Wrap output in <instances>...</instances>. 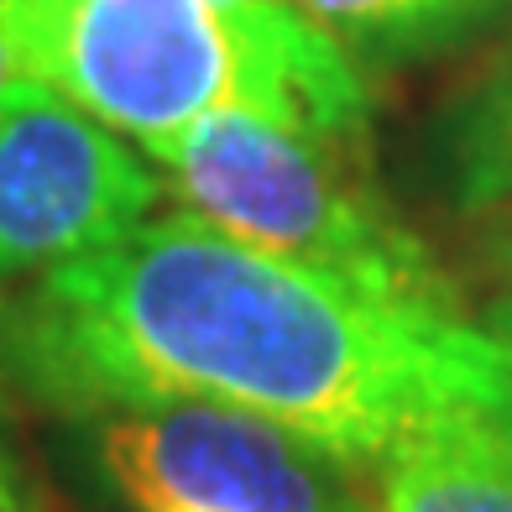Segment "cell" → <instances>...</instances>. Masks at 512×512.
Instances as JSON below:
<instances>
[{
	"label": "cell",
	"mask_w": 512,
	"mask_h": 512,
	"mask_svg": "<svg viewBox=\"0 0 512 512\" xmlns=\"http://www.w3.org/2000/svg\"><path fill=\"white\" fill-rule=\"evenodd\" d=\"M0 377L68 413L147 398L241 408L351 465L455 413L512 418L502 335L392 304L199 215L142 220L0 304Z\"/></svg>",
	"instance_id": "cell-1"
},
{
	"label": "cell",
	"mask_w": 512,
	"mask_h": 512,
	"mask_svg": "<svg viewBox=\"0 0 512 512\" xmlns=\"http://www.w3.org/2000/svg\"><path fill=\"white\" fill-rule=\"evenodd\" d=\"M340 142H314L241 105H220L162 152L189 215L288 262L345 277L392 304L465 314L445 272L408 230L335 162Z\"/></svg>",
	"instance_id": "cell-2"
},
{
	"label": "cell",
	"mask_w": 512,
	"mask_h": 512,
	"mask_svg": "<svg viewBox=\"0 0 512 512\" xmlns=\"http://www.w3.org/2000/svg\"><path fill=\"white\" fill-rule=\"evenodd\" d=\"M0 32L32 79L152 157L236 105V48L209 0H0Z\"/></svg>",
	"instance_id": "cell-3"
},
{
	"label": "cell",
	"mask_w": 512,
	"mask_h": 512,
	"mask_svg": "<svg viewBox=\"0 0 512 512\" xmlns=\"http://www.w3.org/2000/svg\"><path fill=\"white\" fill-rule=\"evenodd\" d=\"M79 418L95 471L136 512H361L351 460L256 413L147 398Z\"/></svg>",
	"instance_id": "cell-4"
},
{
	"label": "cell",
	"mask_w": 512,
	"mask_h": 512,
	"mask_svg": "<svg viewBox=\"0 0 512 512\" xmlns=\"http://www.w3.org/2000/svg\"><path fill=\"white\" fill-rule=\"evenodd\" d=\"M157 199L147 162L42 79L0 105V283L131 236Z\"/></svg>",
	"instance_id": "cell-5"
},
{
	"label": "cell",
	"mask_w": 512,
	"mask_h": 512,
	"mask_svg": "<svg viewBox=\"0 0 512 512\" xmlns=\"http://www.w3.org/2000/svg\"><path fill=\"white\" fill-rule=\"evenodd\" d=\"M371 512H512V418L455 413L382 455Z\"/></svg>",
	"instance_id": "cell-6"
},
{
	"label": "cell",
	"mask_w": 512,
	"mask_h": 512,
	"mask_svg": "<svg viewBox=\"0 0 512 512\" xmlns=\"http://www.w3.org/2000/svg\"><path fill=\"white\" fill-rule=\"evenodd\" d=\"M324 32L340 37L351 58H413L460 42L481 21L507 11L512 0H298Z\"/></svg>",
	"instance_id": "cell-7"
},
{
	"label": "cell",
	"mask_w": 512,
	"mask_h": 512,
	"mask_svg": "<svg viewBox=\"0 0 512 512\" xmlns=\"http://www.w3.org/2000/svg\"><path fill=\"white\" fill-rule=\"evenodd\" d=\"M450 178L465 209L512 204V48L486 68L450 121Z\"/></svg>",
	"instance_id": "cell-8"
},
{
	"label": "cell",
	"mask_w": 512,
	"mask_h": 512,
	"mask_svg": "<svg viewBox=\"0 0 512 512\" xmlns=\"http://www.w3.org/2000/svg\"><path fill=\"white\" fill-rule=\"evenodd\" d=\"M0 512H53V492L21 439L16 418L0 398Z\"/></svg>",
	"instance_id": "cell-9"
},
{
	"label": "cell",
	"mask_w": 512,
	"mask_h": 512,
	"mask_svg": "<svg viewBox=\"0 0 512 512\" xmlns=\"http://www.w3.org/2000/svg\"><path fill=\"white\" fill-rule=\"evenodd\" d=\"M492 262H497V304H492V335L512 345V230L492 225Z\"/></svg>",
	"instance_id": "cell-10"
},
{
	"label": "cell",
	"mask_w": 512,
	"mask_h": 512,
	"mask_svg": "<svg viewBox=\"0 0 512 512\" xmlns=\"http://www.w3.org/2000/svg\"><path fill=\"white\" fill-rule=\"evenodd\" d=\"M21 84H32V74H27V63L16 58V48H11V37L0 32V105H6Z\"/></svg>",
	"instance_id": "cell-11"
},
{
	"label": "cell",
	"mask_w": 512,
	"mask_h": 512,
	"mask_svg": "<svg viewBox=\"0 0 512 512\" xmlns=\"http://www.w3.org/2000/svg\"><path fill=\"white\" fill-rule=\"evenodd\" d=\"M486 220H492L497 230H512V204H502V209H486Z\"/></svg>",
	"instance_id": "cell-12"
}]
</instances>
